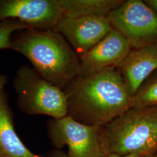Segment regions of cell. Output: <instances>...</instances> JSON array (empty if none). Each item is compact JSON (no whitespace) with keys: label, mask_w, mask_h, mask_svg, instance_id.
I'll use <instances>...</instances> for the list:
<instances>
[{"label":"cell","mask_w":157,"mask_h":157,"mask_svg":"<svg viewBox=\"0 0 157 157\" xmlns=\"http://www.w3.org/2000/svg\"><path fill=\"white\" fill-rule=\"evenodd\" d=\"M66 89L67 116L86 125L103 126L133 105V95L115 67L78 77Z\"/></svg>","instance_id":"cell-1"},{"label":"cell","mask_w":157,"mask_h":157,"mask_svg":"<svg viewBox=\"0 0 157 157\" xmlns=\"http://www.w3.org/2000/svg\"><path fill=\"white\" fill-rule=\"evenodd\" d=\"M11 49L25 56L41 77L61 89L80 76L77 54L56 30L24 29L12 39Z\"/></svg>","instance_id":"cell-2"},{"label":"cell","mask_w":157,"mask_h":157,"mask_svg":"<svg viewBox=\"0 0 157 157\" xmlns=\"http://www.w3.org/2000/svg\"><path fill=\"white\" fill-rule=\"evenodd\" d=\"M103 128L109 154L146 157L157 152V105L132 107Z\"/></svg>","instance_id":"cell-3"},{"label":"cell","mask_w":157,"mask_h":157,"mask_svg":"<svg viewBox=\"0 0 157 157\" xmlns=\"http://www.w3.org/2000/svg\"><path fill=\"white\" fill-rule=\"evenodd\" d=\"M13 86L17 92V106L24 113L44 115L54 119L67 116L66 92L41 77L33 67H19Z\"/></svg>","instance_id":"cell-4"},{"label":"cell","mask_w":157,"mask_h":157,"mask_svg":"<svg viewBox=\"0 0 157 157\" xmlns=\"http://www.w3.org/2000/svg\"><path fill=\"white\" fill-rule=\"evenodd\" d=\"M48 133L58 150L67 146L69 157H105L109 154L103 126L86 125L67 116L49 121Z\"/></svg>","instance_id":"cell-5"},{"label":"cell","mask_w":157,"mask_h":157,"mask_svg":"<svg viewBox=\"0 0 157 157\" xmlns=\"http://www.w3.org/2000/svg\"><path fill=\"white\" fill-rule=\"evenodd\" d=\"M107 18L112 28L128 41L132 49L157 43V14L144 1H124Z\"/></svg>","instance_id":"cell-6"},{"label":"cell","mask_w":157,"mask_h":157,"mask_svg":"<svg viewBox=\"0 0 157 157\" xmlns=\"http://www.w3.org/2000/svg\"><path fill=\"white\" fill-rule=\"evenodd\" d=\"M63 17L60 0H0V22L13 19L30 28L56 30Z\"/></svg>","instance_id":"cell-7"},{"label":"cell","mask_w":157,"mask_h":157,"mask_svg":"<svg viewBox=\"0 0 157 157\" xmlns=\"http://www.w3.org/2000/svg\"><path fill=\"white\" fill-rule=\"evenodd\" d=\"M112 29L107 17H64L56 31L62 34L80 57Z\"/></svg>","instance_id":"cell-8"},{"label":"cell","mask_w":157,"mask_h":157,"mask_svg":"<svg viewBox=\"0 0 157 157\" xmlns=\"http://www.w3.org/2000/svg\"><path fill=\"white\" fill-rule=\"evenodd\" d=\"M131 50L128 41L113 29L92 49L80 57L79 77L86 78L108 67H117Z\"/></svg>","instance_id":"cell-9"},{"label":"cell","mask_w":157,"mask_h":157,"mask_svg":"<svg viewBox=\"0 0 157 157\" xmlns=\"http://www.w3.org/2000/svg\"><path fill=\"white\" fill-rule=\"evenodd\" d=\"M117 68L134 97L146 78L157 69V43L132 49Z\"/></svg>","instance_id":"cell-10"},{"label":"cell","mask_w":157,"mask_h":157,"mask_svg":"<svg viewBox=\"0 0 157 157\" xmlns=\"http://www.w3.org/2000/svg\"><path fill=\"white\" fill-rule=\"evenodd\" d=\"M0 157H44L30 151L17 135L4 90L0 92Z\"/></svg>","instance_id":"cell-11"},{"label":"cell","mask_w":157,"mask_h":157,"mask_svg":"<svg viewBox=\"0 0 157 157\" xmlns=\"http://www.w3.org/2000/svg\"><path fill=\"white\" fill-rule=\"evenodd\" d=\"M124 2L122 0H60L64 17H107Z\"/></svg>","instance_id":"cell-12"},{"label":"cell","mask_w":157,"mask_h":157,"mask_svg":"<svg viewBox=\"0 0 157 157\" xmlns=\"http://www.w3.org/2000/svg\"><path fill=\"white\" fill-rule=\"evenodd\" d=\"M157 105V69L152 73L137 90L133 97V108Z\"/></svg>","instance_id":"cell-13"},{"label":"cell","mask_w":157,"mask_h":157,"mask_svg":"<svg viewBox=\"0 0 157 157\" xmlns=\"http://www.w3.org/2000/svg\"><path fill=\"white\" fill-rule=\"evenodd\" d=\"M26 29L31 28L17 20L8 19L0 22V50L11 49L12 35L16 32Z\"/></svg>","instance_id":"cell-14"},{"label":"cell","mask_w":157,"mask_h":157,"mask_svg":"<svg viewBox=\"0 0 157 157\" xmlns=\"http://www.w3.org/2000/svg\"><path fill=\"white\" fill-rule=\"evenodd\" d=\"M105 157H144L143 155L139 154H136V153H132V154H129L126 155H120L115 153H109L107 155V156Z\"/></svg>","instance_id":"cell-15"},{"label":"cell","mask_w":157,"mask_h":157,"mask_svg":"<svg viewBox=\"0 0 157 157\" xmlns=\"http://www.w3.org/2000/svg\"><path fill=\"white\" fill-rule=\"evenodd\" d=\"M48 157H69L67 155V154H66L63 152L60 151L59 150H54L52 152H51L50 155Z\"/></svg>","instance_id":"cell-16"},{"label":"cell","mask_w":157,"mask_h":157,"mask_svg":"<svg viewBox=\"0 0 157 157\" xmlns=\"http://www.w3.org/2000/svg\"><path fill=\"white\" fill-rule=\"evenodd\" d=\"M144 2L151 8L157 15V0H146Z\"/></svg>","instance_id":"cell-17"},{"label":"cell","mask_w":157,"mask_h":157,"mask_svg":"<svg viewBox=\"0 0 157 157\" xmlns=\"http://www.w3.org/2000/svg\"><path fill=\"white\" fill-rule=\"evenodd\" d=\"M7 83V77L0 73V92L4 90L5 86Z\"/></svg>","instance_id":"cell-18"},{"label":"cell","mask_w":157,"mask_h":157,"mask_svg":"<svg viewBox=\"0 0 157 157\" xmlns=\"http://www.w3.org/2000/svg\"><path fill=\"white\" fill-rule=\"evenodd\" d=\"M157 157V152H156L155 154L151 155H148V156H146V157Z\"/></svg>","instance_id":"cell-19"}]
</instances>
